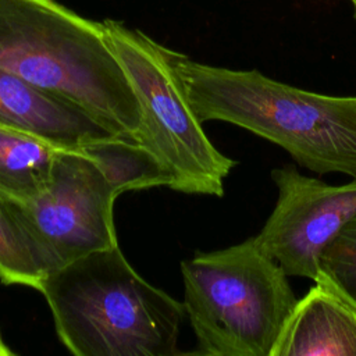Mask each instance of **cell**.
Here are the masks:
<instances>
[{"label": "cell", "instance_id": "1", "mask_svg": "<svg viewBox=\"0 0 356 356\" xmlns=\"http://www.w3.org/2000/svg\"><path fill=\"white\" fill-rule=\"evenodd\" d=\"M174 67L200 122L224 121L282 149L302 167L356 177V96H330L266 76L191 60Z\"/></svg>", "mask_w": 356, "mask_h": 356}, {"label": "cell", "instance_id": "2", "mask_svg": "<svg viewBox=\"0 0 356 356\" xmlns=\"http://www.w3.org/2000/svg\"><path fill=\"white\" fill-rule=\"evenodd\" d=\"M0 68L68 100L138 143L142 110L102 22L57 0H0Z\"/></svg>", "mask_w": 356, "mask_h": 356}, {"label": "cell", "instance_id": "3", "mask_svg": "<svg viewBox=\"0 0 356 356\" xmlns=\"http://www.w3.org/2000/svg\"><path fill=\"white\" fill-rule=\"evenodd\" d=\"M56 332L75 356H174L184 303L139 275L120 246L82 256L40 285Z\"/></svg>", "mask_w": 356, "mask_h": 356}, {"label": "cell", "instance_id": "4", "mask_svg": "<svg viewBox=\"0 0 356 356\" xmlns=\"http://www.w3.org/2000/svg\"><path fill=\"white\" fill-rule=\"evenodd\" d=\"M184 307L196 337L195 355L271 356L296 305L284 268L256 236L181 263Z\"/></svg>", "mask_w": 356, "mask_h": 356}, {"label": "cell", "instance_id": "5", "mask_svg": "<svg viewBox=\"0 0 356 356\" xmlns=\"http://www.w3.org/2000/svg\"><path fill=\"white\" fill-rule=\"evenodd\" d=\"M106 39L121 64L142 110L138 143L172 174V191L224 195V179L236 161L206 136L172 61V50L114 19L102 21Z\"/></svg>", "mask_w": 356, "mask_h": 356}, {"label": "cell", "instance_id": "6", "mask_svg": "<svg viewBox=\"0 0 356 356\" xmlns=\"http://www.w3.org/2000/svg\"><path fill=\"white\" fill-rule=\"evenodd\" d=\"M117 199L100 168L81 152L60 150L43 192L29 202H6L33 254L49 273L93 252L118 245Z\"/></svg>", "mask_w": 356, "mask_h": 356}, {"label": "cell", "instance_id": "7", "mask_svg": "<svg viewBox=\"0 0 356 356\" xmlns=\"http://www.w3.org/2000/svg\"><path fill=\"white\" fill-rule=\"evenodd\" d=\"M271 179L278 196L256 241L288 277L316 282L323 249L356 216V177L328 185L285 164L271 170Z\"/></svg>", "mask_w": 356, "mask_h": 356}, {"label": "cell", "instance_id": "8", "mask_svg": "<svg viewBox=\"0 0 356 356\" xmlns=\"http://www.w3.org/2000/svg\"><path fill=\"white\" fill-rule=\"evenodd\" d=\"M0 127L72 152H81L95 140L115 136L79 106L4 68H0Z\"/></svg>", "mask_w": 356, "mask_h": 356}, {"label": "cell", "instance_id": "9", "mask_svg": "<svg viewBox=\"0 0 356 356\" xmlns=\"http://www.w3.org/2000/svg\"><path fill=\"white\" fill-rule=\"evenodd\" d=\"M271 356H356V309L323 282L296 300Z\"/></svg>", "mask_w": 356, "mask_h": 356}, {"label": "cell", "instance_id": "10", "mask_svg": "<svg viewBox=\"0 0 356 356\" xmlns=\"http://www.w3.org/2000/svg\"><path fill=\"white\" fill-rule=\"evenodd\" d=\"M60 150L33 135L0 127V195L14 202L36 197Z\"/></svg>", "mask_w": 356, "mask_h": 356}, {"label": "cell", "instance_id": "11", "mask_svg": "<svg viewBox=\"0 0 356 356\" xmlns=\"http://www.w3.org/2000/svg\"><path fill=\"white\" fill-rule=\"evenodd\" d=\"M88 156L104 174L115 195L154 186H171L170 170L145 146L118 136H107L85 146Z\"/></svg>", "mask_w": 356, "mask_h": 356}, {"label": "cell", "instance_id": "12", "mask_svg": "<svg viewBox=\"0 0 356 356\" xmlns=\"http://www.w3.org/2000/svg\"><path fill=\"white\" fill-rule=\"evenodd\" d=\"M44 277L25 232L13 216L6 197L0 195V282L39 291Z\"/></svg>", "mask_w": 356, "mask_h": 356}, {"label": "cell", "instance_id": "13", "mask_svg": "<svg viewBox=\"0 0 356 356\" xmlns=\"http://www.w3.org/2000/svg\"><path fill=\"white\" fill-rule=\"evenodd\" d=\"M356 309V216L323 249L318 280Z\"/></svg>", "mask_w": 356, "mask_h": 356}, {"label": "cell", "instance_id": "14", "mask_svg": "<svg viewBox=\"0 0 356 356\" xmlns=\"http://www.w3.org/2000/svg\"><path fill=\"white\" fill-rule=\"evenodd\" d=\"M15 353L7 346V343L3 341L1 335H0V356H14Z\"/></svg>", "mask_w": 356, "mask_h": 356}, {"label": "cell", "instance_id": "15", "mask_svg": "<svg viewBox=\"0 0 356 356\" xmlns=\"http://www.w3.org/2000/svg\"><path fill=\"white\" fill-rule=\"evenodd\" d=\"M353 4V10H355V19H356V0H350Z\"/></svg>", "mask_w": 356, "mask_h": 356}]
</instances>
